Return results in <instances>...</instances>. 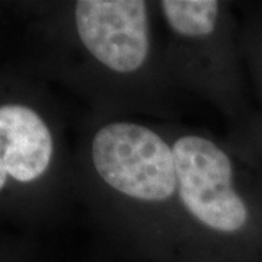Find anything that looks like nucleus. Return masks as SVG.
<instances>
[{"instance_id":"obj_2","label":"nucleus","mask_w":262,"mask_h":262,"mask_svg":"<svg viewBox=\"0 0 262 262\" xmlns=\"http://www.w3.org/2000/svg\"><path fill=\"white\" fill-rule=\"evenodd\" d=\"M156 2L77 0L67 6L76 88L98 118H170L178 91L156 41Z\"/></svg>"},{"instance_id":"obj_6","label":"nucleus","mask_w":262,"mask_h":262,"mask_svg":"<svg viewBox=\"0 0 262 262\" xmlns=\"http://www.w3.org/2000/svg\"><path fill=\"white\" fill-rule=\"evenodd\" d=\"M236 9L241 20L245 66L259 111L258 124L244 140L262 153V2H241L236 3Z\"/></svg>"},{"instance_id":"obj_3","label":"nucleus","mask_w":262,"mask_h":262,"mask_svg":"<svg viewBox=\"0 0 262 262\" xmlns=\"http://www.w3.org/2000/svg\"><path fill=\"white\" fill-rule=\"evenodd\" d=\"M178 173L179 248L262 261V153L229 134L165 122Z\"/></svg>"},{"instance_id":"obj_1","label":"nucleus","mask_w":262,"mask_h":262,"mask_svg":"<svg viewBox=\"0 0 262 262\" xmlns=\"http://www.w3.org/2000/svg\"><path fill=\"white\" fill-rule=\"evenodd\" d=\"M79 163L96 229L151 252L178 249V173L165 122L91 115Z\"/></svg>"},{"instance_id":"obj_4","label":"nucleus","mask_w":262,"mask_h":262,"mask_svg":"<svg viewBox=\"0 0 262 262\" xmlns=\"http://www.w3.org/2000/svg\"><path fill=\"white\" fill-rule=\"evenodd\" d=\"M156 6L165 27L163 61L175 89L213 105L230 124V134H248L259 113L242 54L236 3L160 0Z\"/></svg>"},{"instance_id":"obj_5","label":"nucleus","mask_w":262,"mask_h":262,"mask_svg":"<svg viewBox=\"0 0 262 262\" xmlns=\"http://www.w3.org/2000/svg\"><path fill=\"white\" fill-rule=\"evenodd\" d=\"M57 137L35 106L22 101L0 103V192L12 184L46 179L57 159Z\"/></svg>"}]
</instances>
